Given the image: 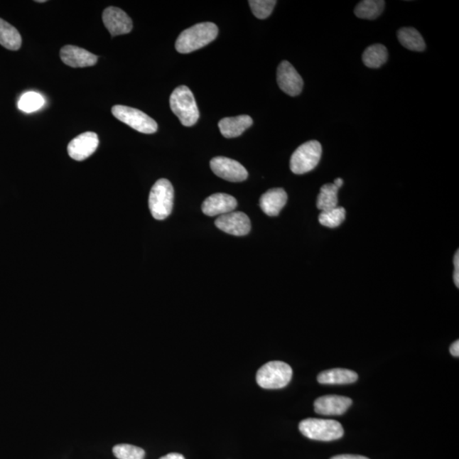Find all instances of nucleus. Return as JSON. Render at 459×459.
I'll return each mask as SVG.
<instances>
[{"mask_svg": "<svg viewBox=\"0 0 459 459\" xmlns=\"http://www.w3.org/2000/svg\"><path fill=\"white\" fill-rule=\"evenodd\" d=\"M218 33V27L213 23L194 25L180 34L176 42V49L181 54L190 53L210 44Z\"/></svg>", "mask_w": 459, "mask_h": 459, "instance_id": "1", "label": "nucleus"}, {"mask_svg": "<svg viewBox=\"0 0 459 459\" xmlns=\"http://www.w3.org/2000/svg\"><path fill=\"white\" fill-rule=\"evenodd\" d=\"M171 108L185 127L193 126L199 119V111L194 95L188 87L180 85L172 92Z\"/></svg>", "mask_w": 459, "mask_h": 459, "instance_id": "2", "label": "nucleus"}, {"mask_svg": "<svg viewBox=\"0 0 459 459\" xmlns=\"http://www.w3.org/2000/svg\"><path fill=\"white\" fill-rule=\"evenodd\" d=\"M174 197V188L170 180L160 179L153 185L149 196V209L154 219L163 220L171 215Z\"/></svg>", "mask_w": 459, "mask_h": 459, "instance_id": "3", "label": "nucleus"}, {"mask_svg": "<svg viewBox=\"0 0 459 459\" xmlns=\"http://www.w3.org/2000/svg\"><path fill=\"white\" fill-rule=\"evenodd\" d=\"M298 428L307 438L315 441H335L344 436L341 423L332 419H304L300 423Z\"/></svg>", "mask_w": 459, "mask_h": 459, "instance_id": "4", "label": "nucleus"}, {"mask_svg": "<svg viewBox=\"0 0 459 459\" xmlns=\"http://www.w3.org/2000/svg\"><path fill=\"white\" fill-rule=\"evenodd\" d=\"M292 376V367L288 363L272 361L259 368L256 381L263 389H276L287 387L291 381Z\"/></svg>", "mask_w": 459, "mask_h": 459, "instance_id": "5", "label": "nucleus"}, {"mask_svg": "<svg viewBox=\"0 0 459 459\" xmlns=\"http://www.w3.org/2000/svg\"><path fill=\"white\" fill-rule=\"evenodd\" d=\"M322 145L318 141H310L298 146L290 159V170L296 175L313 171L322 157Z\"/></svg>", "mask_w": 459, "mask_h": 459, "instance_id": "6", "label": "nucleus"}, {"mask_svg": "<svg viewBox=\"0 0 459 459\" xmlns=\"http://www.w3.org/2000/svg\"><path fill=\"white\" fill-rule=\"evenodd\" d=\"M112 114L121 122L136 129L142 134H153L158 131V124L156 121L136 108L127 106L116 105L112 108Z\"/></svg>", "mask_w": 459, "mask_h": 459, "instance_id": "7", "label": "nucleus"}, {"mask_svg": "<svg viewBox=\"0 0 459 459\" xmlns=\"http://www.w3.org/2000/svg\"><path fill=\"white\" fill-rule=\"evenodd\" d=\"M212 171L220 178L231 183H242L248 178L249 173L239 162L226 157H216L211 160Z\"/></svg>", "mask_w": 459, "mask_h": 459, "instance_id": "8", "label": "nucleus"}, {"mask_svg": "<svg viewBox=\"0 0 459 459\" xmlns=\"http://www.w3.org/2000/svg\"><path fill=\"white\" fill-rule=\"evenodd\" d=\"M276 80L280 89L290 97H297L304 86L300 73L288 60H284L277 68Z\"/></svg>", "mask_w": 459, "mask_h": 459, "instance_id": "9", "label": "nucleus"}, {"mask_svg": "<svg viewBox=\"0 0 459 459\" xmlns=\"http://www.w3.org/2000/svg\"><path fill=\"white\" fill-rule=\"evenodd\" d=\"M215 224L220 231L237 237L246 236L251 230L250 220L248 215L242 212L233 211L220 215L216 219Z\"/></svg>", "mask_w": 459, "mask_h": 459, "instance_id": "10", "label": "nucleus"}, {"mask_svg": "<svg viewBox=\"0 0 459 459\" xmlns=\"http://www.w3.org/2000/svg\"><path fill=\"white\" fill-rule=\"evenodd\" d=\"M99 137L94 132H85L69 143L68 153L76 161H84L92 156L99 146Z\"/></svg>", "mask_w": 459, "mask_h": 459, "instance_id": "11", "label": "nucleus"}, {"mask_svg": "<svg viewBox=\"0 0 459 459\" xmlns=\"http://www.w3.org/2000/svg\"><path fill=\"white\" fill-rule=\"evenodd\" d=\"M102 20L112 37L131 33L133 28L131 17L119 8H107L103 11Z\"/></svg>", "mask_w": 459, "mask_h": 459, "instance_id": "12", "label": "nucleus"}, {"mask_svg": "<svg viewBox=\"0 0 459 459\" xmlns=\"http://www.w3.org/2000/svg\"><path fill=\"white\" fill-rule=\"evenodd\" d=\"M237 206V199L226 193H215L205 199L202 205V213L214 217L231 213Z\"/></svg>", "mask_w": 459, "mask_h": 459, "instance_id": "13", "label": "nucleus"}, {"mask_svg": "<svg viewBox=\"0 0 459 459\" xmlns=\"http://www.w3.org/2000/svg\"><path fill=\"white\" fill-rule=\"evenodd\" d=\"M60 59L71 68H88L94 66L98 56L90 51L75 45H66L60 51Z\"/></svg>", "mask_w": 459, "mask_h": 459, "instance_id": "14", "label": "nucleus"}, {"mask_svg": "<svg viewBox=\"0 0 459 459\" xmlns=\"http://www.w3.org/2000/svg\"><path fill=\"white\" fill-rule=\"evenodd\" d=\"M352 404V400L349 397L329 395L324 396L315 400L314 408L315 413L322 415H342L347 411Z\"/></svg>", "mask_w": 459, "mask_h": 459, "instance_id": "15", "label": "nucleus"}, {"mask_svg": "<svg viewBox=\"0 0 459 459\" xmlns=\"http://www.w3.org/2000/svg\"><path fill=\"white\" fill-rule=\"evenodd\" d=\"M288 201L287 193L283 188L267 190L259 199V206L268 216H277Z\"/></svg>", "mask_w": 459, "mask_h": 459, "instance_id": "16", "label": "nucleus"}, {"mask_svg": "<svg viewBox=\"0 0 459 459\" xmlns=\"http://www.w3.org/2000/svg\"><path fill=\"white\" fill-rule=\"evenodd\" d=\"M253 119L249 115H240L232 118H225L220 121V133L226 138L240 136L247 129L252 126Z\"/></svg>", "mask_w": 459, "mask_h": 459, "instance_id": "17", "label": "nucleus"}, {"mask_svg": "<svg viewBox=\"0 0 459 459\" xmlns=\"http://www.w3.org/2000/svg\"><path fill=\"white\" fill-rule=\"evenodd\" d=\"M358 375L356 372L333 368L331 370L322 372L318 377V380L322 384H347L356 382Z\"/></svg>", "mask_w": 459, "mask_h": 459, "instance_id": "18", "label": "nucleus"}, {"mask_svg": "<svg viewBox=\"0 0 459 459\" xmlns=\"http://www.w3.org/2000/svg\"><path fill=\"white\" fill-rule=\"evenodd\" d=\"M0 45L11 50H18L21 46V36L18 30L1 18H0Z\"/></svg>", "mask_w": 459, "mask_h": 459, "instance_id": "19", "label": "nucleus"}, {"mask_svg": "<svg viewBox=\"0 0 459 459\" xmlns=\"http://www.w3.org/2000/svg\"><path fill=\"white\" fill-rule=\"evenodd\" d=\"M398 40L402 46L413 51H423L426 50V42H424L421 34L413 28H402L397 33Z\"/></svg>", "mask_w": 459, "mask_h": 459, "instance_id": "20", "label": "nucleus"}, {"mask_svg": "<svg viewBox=\"0 0 459 459\" xmlns=\"http://www.w3.org/2000/svg\"><path fill=\"white\" fill-rule=\"evenodd\" d=\"M388 60V50L383 45L376 44L367 47L362 55V62L369 68H379Z\"/></svg>", "mask_w": 459, "mask_h": 459, "instance_id": "21", "label": "nucleus"}, {"mask_svg": "<svg viewBox=\"0 0 459 459\" xmlns=\"http://www.w3.org/2000/svg\"><path fill=\"white\" fill-rule=\"evenodd\" d=\"M384 6L383 0H364L355 8V14L361 19L374 20L382 14Z\"/></svg>", "mask_w": 459, "mask_h": 459, "instance_id": "22", "label": "nucleus"}, {"mask_svg": "<svg viewBox=\"0 0 459 459\" xmlns=\"http://www.w3.org/2000/svg\"><path fill=\"white\" fill-rule=\"evenodd\" d=\"M338 192L339 188L333 183L323 185L318 197V209L326 211L338 207Z\"/></svg>", "mask_w": 459, "mask_h": 459, "instance_id": "23", "label": "nucleus"}, {"mask_svg": "<svg viewBox=\"0 0 459 459\" xmlns=\"http://www.w3.org/2000/svg\"><path fill=\"white\" fill-rule=\"evenodd\" d=\"M346 212L343 207H336L335 209L322 211L319 215V222L323 226L329 228L340 227L345 220Z\"/></svg>", "mask_w": 459, "mask_h": 459, "instance_id": "24", "label": "nucleus"}, {"mask_svg": "<svg viewBox=\"0 0 459 459\" xmlns=\"http://www.w3.org/2000/svg\"><path fill=\"white\" fill-rule=\"evenodd\" d=\"M45 99L40 94L29 92L21 95L17 106L24 112H33L44 106Z\"/></svg>", "mask_w": 459, "mask_h": 459, "instance_id": "25", "label": "nucleus"}, {"mask_svg": "<svg viewBox=\"0 0 459 459\" xmlns=\"http://www.w3.org/2000/svg\"><path fill=\"white\" fill-rule=\"evenodd\" d=\"M112 452L119 459H144L146 454L142 448L129 444L117 445Z\"/></svg>", "mask_w": 459, "mask_h": 459, "instance_id": "26", "label": "nucleus"}, {"mask_svg": "<svg viewBox=\"0 0 459 459\" xmlns=\"http://www.w3.org/2000/svg\"><path fill=\"white\" fill-rule=\"evenodd\" d=\"M253 14L259 19H266L274 10L275 0H251L249 1Z\"/></svg>", "mask_w": 459, "mask_h": 459, "instance_id": "27", "label": "nucleus"}, {"mask_svg": "<svg viewBox=\"0 0 459 459\" xmlns=\"http://www.w3.org/2000/svg\"><path fill=\"white\" fill-rule=\"evenodd\" d=\"M330 459H369L360 455H352V454H343V455H337Z\"/></svg>", "mask_w": 459, "mask_h": 459, "instance_id": "28", "label": "nucleus"}, {"mask_svg": "<svg viewBox=\"0 0 459 459\" xmlns=\"http://www.w3.org/2000/svg\"><path fill=\"white\" fill-rule=\"evenodd\" d=\"M450 352L453 355V357H459V341L457 340L450 347Z\"/></svg>", "mask_w": 459, "mask_h": 459, "instance_id": "29", "label": "nucleus"}, {"mask_svg": "<svg viewBox=\"0 0 459 459\" xmlns=\"http://www.w3.org/2000/svg\"><path fill=\"white\" fill-rule=\"evenodd\" d=\"M159 459H185L183 455L180 453H168L167 455L160 458Z\"/></svg>", "mask_w": 459, "mask_h": 459, "instance_id": "30", "label": "nucleus"}, {"mask_svg": "<svg viewBox=\"0 0 459 459\" xmlns=\"http://www.w3.org/2000/svg\"><path fill=\"white\" fill-rule=\"evenodd\" d=\"M333 184H335L337 188L340 189L341 186L343 185L344 180L340 178H338L335 181H333Z\"/></svg>", "mask_w": 459, "mask_h": 459, "instance_id": "31", "label": "nucleus"}]
</instances>
